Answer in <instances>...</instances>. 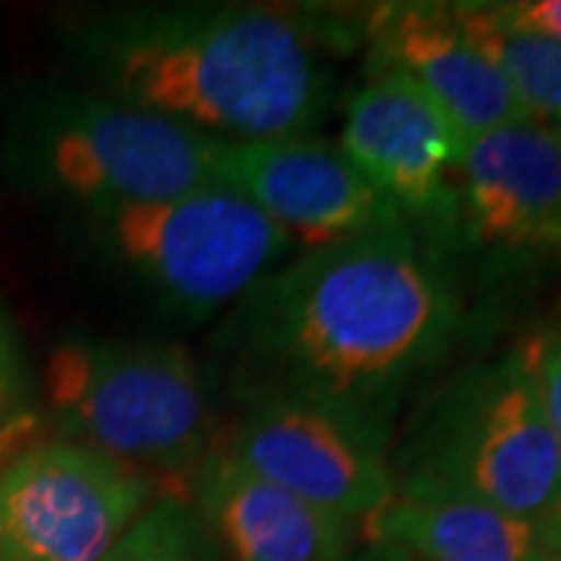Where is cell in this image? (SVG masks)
Listing matches in <instances>:
<instances>
[{
    "label": "cell",
    "mask_w": 561,
    "mask_h": 561,
    "mask_svg": "<svg viewBox=\"0 0 561 561\" xmlns=\"http://www.w3.org/2000/svg\"><path fill=\"white\" fill-rule=\"evenodd\" d=\"M231 456L337 522H368L393 500L387 427L297 393H250Z\"/></svg>",
    "instance_id": "obj_8"
},
{
    "label": "cell",
    "mask_w": 561,
    "mask_h": 561,
    "mask_svg": "<svg viewBox=\"0 0 561 561\" xmlns=\"http://www.w3.org/2000/svg\"><path fill=\"white\" fill-rule=\"evenodd\" d=\"M103 561H228L191 502L157 496Z\"/></svg>",
    "instance_id": "obj_16"
},
{
    "label": "cell",
    "mask_w": 561,
    "mask_h": 561,
    "mask_svg": "<svg viewBox=\"0 0 561 561\" xmlns=\"http://www.w3.org/2000/svg\"><path fill=\"white\" fill-rule=\"evenodd\" d=\"M153 490L88 446L38 443L0 471V561H103Z\"/></svg>",
    "instance_id": "obj_7"
},
{
    "label": "cell",
    "mask_w": 561,
    "mask_h": 561,
    "mask_svg": "<svg viewBox=\"0 0 561 561\" xmlns=\"http://www.w3.org/2000/svg\"><path fill=\"white\" fill-rule=\"evenodd\" d=\"M530 343H534V375H537L542 412L561 446V328L556 334Z\"/></svg>",
    "instance_id": "obj_18"
},
{
    "label": "cell",
    "mask_w": 561,
    "mask_h": 561,
    "mask_svg": "<svg viewBox=\"0 0 561 561\" xmlns=\"http://www.w3.org/2000/svg\"><path fill=\"white\" fill-rule=\"evenodd\" d=\"M468 234L493 250H561V128L524 119L471 140L459 165Z\"/></svg>",
    "instance_id": "obj_12"
},
{
    "label": "cell",
    "mask_w": 561,
    "mask_h": 561,
    "mask_svg": "<svg viewBox=\"0 0 561 561\" xmlns=\"http://www.w3.org/2000/svg\"><path fill=\"white\" fill-rule=\"evenodd\" d=\"M22 409H25V375L13 337L7 331V321L0 316V431L3 434L28 424V415Z\"/></svg>",
    "instance_id": "obj_17"
},
{
    "label": "cell",
    "mask_w": 561,
    "mask_h": 561,
    "mask_svg": "<svg viewBox=\"0 0 561 561\" xmlns=\"http://www.w3.org/2000/svg\"><path fill=\"white\" fill-rule=\"evenodd\" d=\"M559 561H561V559H559Z\"/></svg>",
    "instance_id": "obj_21"
},
{
    "label": "cell",
    "mask_w": 561,
    "mask_h": 561,
    "mask_svg": "<svg viewBox=\"0 0 561 561\" xmlns=\"http://www.w3.org/2000/svg\"><path fill=\"white\" fill-rule=\"evenodd\" d=\"M461 32L481 50L527 119L561 128V44L502 13L500 3H453Z\"/></svg>",
    "instance_id": "obj_15"
},
{
    "label": "cell",
    "mask_w": 561,
    "mask_h": 561,
    "mask_svg": "<svg viewBox=\"0 0 561 561\" xmlns=\"http://www.w3.org/2000/svg\"><path fill=\"white\" fill-rule=\"evenodd\" d=\"M216 150V138L91 88L41 91L10 135L20 179L81 213L209 187Z\"/></svg>",
    "instance_id": "obj_5"
},
{
    "label": "cell",
    "mask_w": 561,
    "mask_h": 561,
    "mask_svg": "<svg viewBox=\"0 0 561 561\" xmlns=\"http://www.w3.org/2000/svg\"><path fill=\"white\" fill-rule=\"evenodd\" d=\"M337 147L409 216L440 206L468 140L419 84L381 69L346 101Z\"/></svg>",
    "instance_id": "obj_10"
},
{
    "label": "cell",
    "mask_w": 561,
    "mask_h": 561,
    "mask_svg": "<svg viewBox=\"0 0 561 561\" xmlns=\"http://www.w3.org/2000/svg\"><path fill=\"white\" fill-rule=\"evenodd\" d=\"M81 216L101 260L184 321L243 300L294 247L262 209L221 184Z\"/></svg>",
    "instance_id": "obj_6"
},
{
    "label": "cell",
    "mask_w": 561,
    "mask_h": 561,
    "mask_svg": "<svg viewBox=\"0 0 561 561\" xmlns=\"http://www.w3.org/2000/svg\"><path fill=\"white\" fill-rule=\"evenodd\" d=\"M88 88L216 140L306 138L328 79L306 25L253 3H125L72 32Z\"/></svg>",
    "instance_id": "obj_2"
},
{
    "label": "cell",
    "mask_w": 561,
    "mask_h": 561,
    "mask_svg": "<svg viewBox=\"0 0 561 561\" xmlns=\"http://www.w3.org/2000/svg\"><path fill=\"white\" fill-rule=\"evenodd\" d=\"M456 319L449 280L402 219L275 268L241 300L234 337L256 371L250 393H297L387 427Z\"/></svg>",
    "instance_id": "obj_1"
},
{
    "label": "cell",
    "mask_w": 561,
    "mask_h": 561,
    "mask_svg": "<svg viewBox=\"0 0 561 561\" xmlns=\"http://www.w3.org/2000/svg\"><path fill=\"white\" fill-rule=\"evenodd\" d=\"M500 7L512 22L561 44V0H518V3H500Z\"/></svg>",
    "instance_id": "obj_19"
},
{
    "label": "cell",
    "mask_w": 561,
    "mask_h": 561,
    "mask_svg": "<svg viewBox=\"0 0 561 561\" xmlns=\"http://www.w3.org/2000/svg\"><path fill=\"white\" fill-rule=\"evenodd\" d=\"M375 549L415 561H559V524L530 522L461 496L393 493L365 522Z\"/></svg>",
    "instance_id": "obj_14"
},
{
    "label": "cell",
    "mask_w": 561,
    "mask_h": 561,
    "mask_svg": "<svg viewBox=\"0 0 561 561\" xmlns=\"http://www.w3.org/2000/svg\"><path fill=\"white\" fill-rule=\"evenodd\" d=\"M44 393L62 440L125 468L187 478L213 446V402L194 356L172 341L76 337L44 365Z\"/></svg>",
    "instance_id": "obj_4"
},
{
    "label": "cell",
    "mask_w": 561,
    "mask_h": 561,
    "mask_svg": "<svg viewBox=\"0 0 561 561\" xmlns=\"http://www.w3.org/2000/svg\"><path fill=\"white\" fill-rule=\"evenodd\" d=\"M191 508L228 561H343L353 524L250 471L216 446L191 474Z\"/></svg>",
    "instance_id": "obj_13"
},
{
    "label": "cell",
    "mask_w": 561,
    "mask_h": 561,
    "mask_svg": "<svg viewBox=\"0 0 561 561\" xmlns=\"http://www.w3.org/2000/svg\"><path fill=\"white\" fill-rule=\"evenodd\" d=\"M216 184L253 203L306 250L405 219L337 144L316 135L219 140Z\"/></svg>",
    "instance_id": "obj_9"
},
{
    "label": "cell",
    "mask_w": 561,
    "mask_h": 561,
    "mask_svg": "<svg viewBox=\"0 0 561 561\" xmlns=\"http://www.w3.org/2000/svg\"><path fill=\"white\" fill-rule=\"evenodd\" d=\"M375 72H400L446 113L461 138L478 140L524 122L493 62L461 32L453 3H381L365 16Z\"/></svg>",
    "instance_id": "obj_11"
},
{
    "label": "cell",
    "mask_w": 561,
    "mask_h": 561,
    "mask_svg": "<svg viewBox=\"0 0 561 561\" xmlns=\"http://www.w3.org/2000/svg\"><path fill=\"white\" fill-rule=\"evenodd\" d=\"M381 552H387L393 561H415V559H405V556H400V552H390V549H381Z\"/></svg>",
    "instance_id": "obj_20"
},
{
    "label": "cell",
    "mask_w": 561,
    "mask_h": 561,
    "mask_svg": "<svg viewBox=\"0 0 561 561\" xmlns=\"http://www.w3.org/2000/svg\"><path fill=\"white\" fill-rule=\"evenodd\" d=\"M393 493H440L561 527V446L542 412L534 343L474 365L421 412Z\"/></svg>",
    "instance_id": "obj_3"
}]
</instances>
